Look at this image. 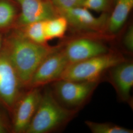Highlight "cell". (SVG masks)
Returning <instances> with one entry per match:
<instances>
[{
	"mask_svg": "<svg viewBox=\"0 0 133 133\" xmlns=\"http://www.w3.org/2000/svg\"><path fill=\"white\" fill-rule=\"evenodd\" d=\"M3 39L2 48L10 57L22 87H27L34 74L49 55L60 47L35 43L17 29Z\"/></svg>",
	"mask_w": 133,
	"mask_h": 133,
	"instance_id": "obj_1",
	"label": "cell"
},
{
	"mask_svg": "<svg viewBox=\"0 0 133 133\" xmlns=\"http://www.w3.org/2000/svg\"><path fill=\"white\" fill-rule=\"evenodd\" d=\"M76 110L64 107L52 92L45 91L26 133H46L61 127L71 119Z\"/></svg>",
	"mask_w": 133,
	"mask_h": 133,
	"instance_id": "obj_2",
	"label": "cell"
},
{
	"mask_svg": "<svg viewBox=\"0 0 133 133\" xmlns=\"http://www.w3.org/2000/svg\"><path fill=\"white\" fill-rule=\"evenodd\" d=\"M125 60L119 53L109 52L71 64L63 72L60 79L76 81H95L105 71Z\"/></svg>",
	"mask_w": 133,
	"mask_h": 133,
	"instance_id": "obj_3",
	"label": "cell"
},
{
	"mask_svg": "<svg viewBox=\"0 0 133 133\" xmlns=\"http://www.w3.org/2000/svg\"><path fill=\"white\" fill-rule=\"evenodd\" d=\"M22 87L18 75L5 49L0 50V100L8 109H14Z\"/></svg>",
	"mask_w": 133,
	"mask_h": 133,
	"instance_id": "obj_4",
	"label": "cell"
},
{
	"mask_svg": "<svg viewBox=\"0 0 133 133\" xmlns=\"http://www.w3.org/2000/svg\"><path fill=\"white\" fill-rule=\"evenodd\" d=\"M99 81H76L59 79L53 83V94L69 107L83 104L95 90Z\"/></svg>",
	"mask_w": 133,
	"mask_h": 133,
	"instance_id": "obj_5",
	"label": "cell"
},
{
	"mask_svg": "<svg viewBox=\"0 0 133 133\" xmlns=\"http://www.w3.org/2000/svg\"><path fill=\"white\" fill-rule=\"evenodd\" d=\"M62 48L49 55L34 74L28 88L41 87L60 79L69 65Z\"/></svg>",
	"mask_w": 133,
	"mask_h": 133,
	"instance_id": "obj_6",
	"label": "cell"
},
{
	"mask_svg": "<svg viewBox=\"0 0 133 133\" xmlns=\"http://www.w3.org/2000/svg\"><path fill=\"white\" fill-rule=\"evenodd\" d=\"M66 18L69 26L81 32L105 34L109 14L103 13L96 17L83 6L57 11Z\"/></svg>",
	"mask_w": 133,
	"mask_h": 133,
	"instance_id": "obj_7",
	"label": "cell"
},
{
	"mask_svg": "<svg viewBox=\"0 0 133 133\" xmlns=\"http://www.w3.org/2000/svg\"><path fill=\"white\" fill-rule=\"evenodd\" d=\"M20 8L13 28L43 21L59 14L50 0H14Z\"/></svg>",
	"mask_w": 133,
	"mask_h": 133,
	"instance_id": "obj_8",
	"label": "cell"
},
{
	"mask_svg": "<svg viewBox=\"0 0 133 133\" xmlns=\"http://www.w3.org/2000/svg\"><path fill=\"white\" fill-rule=\"evenodd\" d=\"M40 87L30 88L20 96L14 107L13 129L15 133H25L35 114L42 97Z\"/></svg>",
	"mask_w": 133,
	"mask_h": 133,
	"instance_id": "obj_9",
	"label": "cell"
},
{
	"mask_svg": "<svg viewBox=\"0 0 133 133\" xmlns=\"http://www.w3.org/2000/svg\"><path fill=\"white\" fill-rule=\"evenodd\" d=\"M63 50L70 64L110 52L104 43L99 40L88 38L71 40Z\"/></svg>",
	"mask_w": 133,
	"mask_h": 133,
	"instance_id": "obj_10",
	"label": "cell"
},
{
	"mask_svg": "<svg viewBox=\"0 0 133 133\" xmlns=\"http://www.w3.org/2000/svg\"><path fill=\"white\" fill-rule=\"evenodd\" d=\"M110 79L120 98L128 101L133 86V63L124 60L109 70Z\"/></svg>",
	"mask_w": 133,
	"mask_h": 133,
	"instance_id": "obj_11",
	"label": "cell"
},
{
	"mask_svg": "<svg viewBox=\"0 0 133 133\" xmlns=\"http://www.w3.org/2000/svg\"><path fill=\"white\" fill-rule=\"evenodd\" d=\"M133 8V0H115L109 15L105 33L114 36L118 33L125 24Z\"/></svg>",
	"mask_w": 133,
	"mask_h": 133,
	"instance_id": "obj_12",
	"label": "cell"
},
{
	"mask_svg": "<svg viewBox=\"0 0 133 133\" xmlns=\"http://www.w3.org/2000/svg\"><path fill=\"white\" fill-rule=\"evenodd\" d=\"M69 25L66 18L58 15L44 21V30L46 41L64 37Z\"/></svg>",
	"mask_w": 133,
	"mask_h": 133,
	"instance_id": "obj_13",
	"label": "cell"
},
{
	"mask_svg": "<svg viewBox=\"0 0 133 133\" xmlns=\"http://www.w3.org/2000/svg\"><path fill=\"white\" fill-rule=\"evenodd\" d=\"M14 0H0V30L14 27L19 12Z\"/></svg>",
	"mask_w": 133,
	"mask_h": 133,
	"instance_id": "obj_14",
	"label": "cell"
},
{
	"mask_svg": "<svg viewBox=\"0 0 133 133\" xmlns=\"http://www.w3.org/2000/svg\"><path fill=\"white\" fill-rule=\"evenodd\" d=\"M44 21L34 22L16 29H18L24 37L34 42L47 44L48 42L44 34Z\"/></svg>",
	"mask_w": 133,
	"mask_h": 133,
	"instance_id": "obj_15",
	"label": "cell"
},
{
	"mask_svg": "<svg viewBox=\"0 0 133 133\" xmlns=\"http://www.w3.org/2000/svg\"><path fill=\"white\" fill-rule=\"evenodd\" d=\"M86 126L93 133H133L132 130L111 123H99L86 121Z\"/></svg>",
	"mask_w": 133,
	"mask_h": 133,
	"instance_id": "obj_16",
	"label": "cell"
},
{
	"mask_svg": "<svg viewBox=\"0 0 133 133\" xmlns=\"http://www.w3.org/2000/svg\"><path fill=\"white\" fill-rule=\"evenodd\" d=\"M115 0H85L82 6L98 12L109 14L114 5Z\"/></svg>",
	"mask_w": 133,
	"mask_h": 133,
	"instance_id": "obj_17",
	"label": "cell"
},
{
	"mask_svg": "<svg viewBox=\"0 0 133 133\" xmlns=\"http://www.w3.org/2000/svg\"><path fill=\"white\" fill-rule=\"evenodd\" d=\"M57 11L82 6L85 0H50Z\"/></svg>",
	"mask_w": 133,
	"mask_h": 133,
	"instance_id": "obj_18",
	"label": "cell"
},
{
	"mask_svg": "<svg viewBox=\"0 0 133 133\" xmlns=\"http://www.w3.org/2000/svg\"><path fill=\"white\" fill-rule=\"evenodd\" d=\"M124 48L130 52L133 51V26L130 25L124 34L123 38Z\"/></svg>",
	"mask_w": 133,
	"mask_h": 133,
	"instance_id": "obj_19",
	"label": "cell"
},
{
	"mask_svg": "<svg viewBox=\"0 0 133 133\" xmlns=\"http://www.w3.org/2000/svg\"><path fill=\"white\" fill-rule=\"evenodd\" d=\"M6 131V127H5L4 122L0 118V133H5Z\"/></svg>",
	"mask_w": 133,
	"mask_h": 133,
	"instance_id": "obj_20",
	"label": "cell"
},
{
	"mask_svg": "<svg viewBox=\"0 0 133 133\" xmlns=\"http://www.w3.org/2000/svg\"><path fill=\"white\" fill-rule=\"evenodd\" d=\"M3 35L1 33H0V50L1 49V48L2 47V45H3Z\"/></svg>",
	"mask_w": 133,
	"mask_h": 133,
	"instance_id": "obj_21",
	"label": "cell"
}]
</instances>
